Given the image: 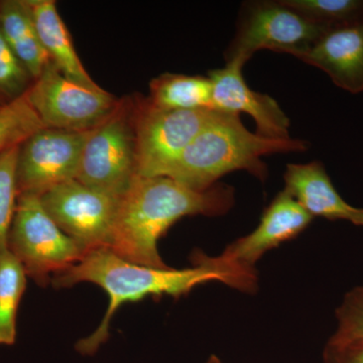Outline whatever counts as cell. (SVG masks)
<instances>
[{
  "instance_id": "cell-1",
  "label": "cell",
  "mask_w": 363,
  "mask_h": 363,
  "mask_svg": "<svg viewBox=\"0 0 363 363\" xmlns=\"http://www.w3.org/2000/svg\"><path fill=\"white\" fill-rule=\"evenodd\" d=\"M193 266L184 269H155L121 259L108 248L86 253L84 257L67 271L52 279L55 288L66 289L80 283L99 286L108 296V308L101 323L90 336L81 339L76 350L83 355H93L109 338L111 320L119 308L145 298L169 296L179 298L193 289L209 281H221L241 292L257 290L255 269L229 264L220 257H209L196 250L191 255Z\"/></svg>"
},
{
  "instance_id": "cell-2",
  "label": "cell",
  "mask_w": 363,
  "mask_h": 363,
  "mask_svg": "<svg viewBox=\"0 0 363 363\" xmlns=\"http://www.w3.org/2000/svg\"><path fill=\"white\" fill-rule=\"evenodd\" d=\"M234 189L216 184L195 191L168 177H138L119 200L108 250L121 259L169 269L157 242L183 217L220 216L233 207Z\"/></svg>"
},
{
  "instance_id": "cell-3",
  "label": "cell",
  "mask_w": 363,
  "mask_h": 363,
  "mask_svg": "<svg viewBox=\"0 0 363 363\" xmlns=\"http://www.w3.org/2000/svg\"><path fill=\"white\" fill-rule=\"evenodd\" d=\"M307 150L306 140L264 138L247 130L240 114L219 111L164 177L195 191L213 187L219 179L234 171H247L264 182L269 171L262 157Z\"/></svg>"
},
{
  "instance_id": "cell-4",
  "label": "cell",
  "mask_w": 363,
  "mask_h": 363,
  "mask_svg": "<svg viewBox=\"0 0 363 363\" xmlns=\"http://www.w3.org/2000/svg\"><path fill=\"white\" fill-rule=\"evenodd\" d=\"M138 97L118 100L116 108L86 140L76 180L121 198L138 178L135 117Z\"/></svg>"
},
{
  "instance_id": "cell-5",
  "label": "cell",
  "mask_w": 363,
  "mask_h": 363,
  "mask_svg": "<svg viewBox=\"0 0 363 363\" xmlns=\"http://www.w3.org/2000/svg\"><path fill=\"white\" fill-rule=\"evenodd\" d=\"M329 28L308 20L281 0L245 2L235 35L225 52L226 63L245 65L259 50L290 54L300 59Z\"/></svg>"
},
{
  "instance_id": "cell-6",
  "label": "cell",
  "mask_w": 363,
  "mask_h": 363,
  "mask_svg": "<svg viewBox=\"0 0 363 363\" xmlns=\"http://www.w3.org/2000/svg\"><path fill=\"white\" fill-rule=\"evenodd\" d=\"M9 250L21 262L26 276L43 288L85 255L80 245L55 223L39 196L28 194L18 196Z\"/></svg>"
},
{
  "instance_id": "cell-7",
  "label": "cell",
  "mask_w": 363,
  "mask_h": 363,
  "mask_svg": "<svg viewBox=\"0 0 363 363\" xmlns=\"http://www.w3.org/2000/svg\"><path fill=\"white\" fill-rule=\"evenodd\" d=\"M214 109L168 111L138 96V176L164 177L196 136L218 114Z\"/></svg>"
},
{
  "instance_id": "cell-8",
  "label": "cell",
  "mask_w": 363,
  "mask_h": 363,
  "mask_svg": "<svg viewBox=\"0 0 363 363\" xmlns=\"http://www.w3.org/2000/svg\"><path fill=\"white\" fill-rule=\"evenodd\" d=\"M26 97L45 128L89 131L116 108L118 100L104 88H90L65 77L50 62Z\"/></svg>"
},
{
  "instance_id": "cell-9",
  "label": "cell",
  "mask_w": 363,
  "mask_h": 363,
  "mask_svg": "<svg viewBox=\"0 0 363 363\" xmlns=\"http://www.w3.org/2000/svg\"><path fill=\"white\" fill-rule=\"evenodd\" d=\"M45 211L86 253L109 248L121 198L78 180L60 184L40 196Z\"/></svg>"
},
{
  "instance_id": "cell-10",
  "label": "cell",
  "mask_w": 363,
  "mask_h": 363,
  "mask_svg": "<svg viewBox=\"0 0 363 363\" xmlns=\"http://www.w3.org/2000/svg\"><path fill=\"white\" fill-rule=\"evenodd\" d=\"M89 131L44 128L20 145L16 182L20 195H44L65 182L76 180Z\"/></svg>"
},
{
  "instance_id": "cell-11",
  "label": "cell",
  "mask_w": 363,
  "mask_h": 363,
  "mask_svg": "<svg viewBox=\"0 0 363 363\" xmlns=\"http://www.w3.org/2000/svg\"><path fill=\"white\" fill-rule=\"evenodd\" d=\"M243 66L240 63H226L224 68L209 72L213 109L250 114L257 124L255 133L264 138H291L290 119L274 98L248 87L243 78Z\"/></svg>"
},
{
  "instance_id": "cell-12",
  "label": "cell",
  "mask_w": 363,
  "mask_h": 363,
  "mask_svg": "<svg viewBox=\"0 0 363 363\" xmlns=\"http://www.w3.org/2000/svg\"><path fill=\"white\" fill-rule=\"evenodd\" d=\"M312 220L311 215L292 196L281 191L264 210L257 228L233 241L219 257L229 264L255 269L264 253L297 238Z\"/></svg>"
},
{
  "instance_id": "cell-13",
  "label": "cell",
  "mask_w": 363,
  "mask_h": 363,
  "mask_svg": "<svg viewBox=\"0 0 363 363\" xmlns=\"http://www.w3.org/2000/svg\"><path fill=\"white\" fill-rule=\"evenodd\" d=\"M298 60L325 72L341 89L363 92V21L329 28Z\"/></svg>"
},
{
  "instance_id": "cell-14",
  "label": "cell",
  "mask_w": 363,
  "mask_h": 363,
  "mask_svg": "<svg viewBox=\"0 0 363 363\" xmlns=\"http://www.w3.org/2000/svg\"><path fill=\"white\" fill-rule=\"evenodd\" d=\"M284 181V190L312 217L345 220L355 226H363L362 208L348 204L339 195L322 162L289 164Z\"/></svg>"
},
{
  "instance_id": "cell-15",
  "label": "cell",
  "mask_w": 363,
  "mask_h": 363,
  "mask_svg": "<svg viewBox=\"0 0 363 363\" xmlns=\"http://www.w3.org/2000/svg\"><path fill=\"white\" fill-rule=\"evenodd\" d=\"M48 56L65 77L90 88H101L79 58L68 28L54 0H26Z\"/></svg>"
},
{
  "instance_id": "cell-16",
  "label": "cell",
  "mask_w": 363,
  "mask_h": 363,
  "mask_svg": "<svg viewBox=\"0 0 363 363\" xmlns=\"http://www.w3.org/2000/svg\"><path fill=\"white\" fill-rule=\"evenodd\" d=\"M0 28L7 44L35 80L51 60L43 47L26 0L0 1Z\"/></svg>"
},
{
  "instance_id": "cell-17",
  "label": "cell",
  "mask_w": 363,
  "mask_h": 363,
  "mask_svg": "<svg viewBox=\"0 0 363 363\" xmlns=\"http://www.w3.org/2000/svg\"><path fill=\"white\" fill-rule=\"evenodd\" d=\"M147 99L168 111L213 109L211 80L203 76L162 74L150 81Z\"/></svg>"
},
{
  "instance_id": "cell-18",
  "label": "cell",
  "mask_w": 363,
  "mask_h": 363,
  "mask_svg": "<svg viewBox=\"0 0 363 363\" xmlns=\"http://www.w3.org/2000/svg\"><path fill=\"white\" fill-rule=\"evenodd\" d=\"M26 286L21 262L9 250L0 252V345L16 343V319Z\"/></svg>"
},
{
  "instance_id": "cell-19",
  "label": "cell",
  "mask_w": 363,
  "mask_h": 363,
  "mask_svg": "<svg viewBox=\"0 0 363 363\" xmlns=\"http://www.w3.org/2000/svg\"><path fill=\"white\" fill-rule=\"evenodd\" d=\"M314 23L333 28L363 21V0H281Z\"/></svg>"
},
{
  "instance_id": "cell-20",
  "label": "cell",
  "mask_w": 363,
  "mask_h": 363,
  "mask_svg": "<svg viewBox=\"0 0 363 363\" xmlns=\"http://www.w3.org/2000/svg\"><path fill=\"white\" fill-rule=\"evenodd\" d=\"M44 128L26 94L0 107V155L18 147L35 131Z\"/></svg>"
},
{
  "instance_id": "cell-21",
  "label": "cell",
  "mask_w": 363,
  "mask_h": 363,
  "mask_svg": "<svg viewBox=\"0 0 363 363\" xmlns=\"http://www.w3.org/2000/svg\"><path fill=\"white\" fill-rule=\"evenodd\" d=\"M20 145L0 155V252L9 250V235L18 203V166Z\"/></svg>"
},
{
  "instance_id": "cell-22",
  "label": "cell",
  "mask_w": 363,
  "mask_h": 363,
  "mask_svg": "<svg viewBox=\"0 0 363 363\" xmlns=\"http://www.w3.org/2000/svg\"><path fill=\"white\" fill-rule=\"evenodd\" d=\"M35 79L14 54L0 28V106L26 94Z\"/></svg>"
},
{
  "instance_id": "cell-23",
  "label": "cell",
  "mask_w": 363,
  "mask_h": 363,
  "mask_svg": "<svg viewBox=\"0 0 363 363\" xmlns=\"http://www.w3.org/2000/svg\"><path fill=\"white\" fill-rule=\"evenodd\" d=\"M337 329L328 345L341 346L363 340V286L346 294L336 310Z\"/></svg>"
},
{
  "instance_id": "cell-24",
  "label": "cell",
  "mask_w": 363,
  "mask_h": 363,
  "mask_svg": "<svg viewBox=\"0 0 363 363\" xmlns=\"http://www.w3.org/2000/svg\"><path fill=\"white\" fill-rule=\"evenodd\" d=\"M325 363H363V340L341 346L327 344L324 350Z\"/></svg>"
},
{
  "instance_id": "cell-25",
  "label": "cell",
  "mask_w": 363,
  "mask_h": 363,
  "mask_svg": "<svg viewBox=\"0 0 363 363\" xmlns=\"http://www.w3.org/2000/svg\"><path fill=\"white\" fill-rule=\"evenodd\" d=\"M205 363H223L221 362L220 359H219L218 357H215V355H212L211 357L209 358V359L207 360Z\"/></svg>"
},
{
  "instance_id": "cell-26",
  "label": "cell",
  "mask_w": 363,
  "mask_h": 363,
  "mask_svg": "<svg viewBox=\"0 0 363 363\" xmlns=\"http://www.w3.org/2000/svg\"><path fill=\"white\" fill-rule=\"evenodd\" d=\"M0 107H1V106H0Z\"/></svg>"
}]
</instances>
